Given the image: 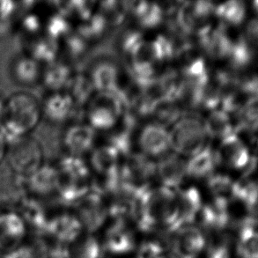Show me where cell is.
Masks as SVG:
<instances>
[{
	"label": "cell",
	"mask_w": 258,
	"mask_h": 258,
	"mask_svg": "<svg viewBox=\"0 0 258 258\" xmlns=\"http://www.w3.org/2000/svg\"><path fill=\"white\" fill-rule=\"evenodd\" d=\"M42 118L41 100L27 91H18L5 100L0 130L10 143L31 136Z\"/></svg>",
	"instance_id": "1"
},
{
	"label": "cell",
	"mask_w": 258,
	"mask_h": 258,
	"mask_svg": "<svg viewBox=\"0 0 258 258\" xmlns=\"http://www.w3.org/2000/svg\"><path fill=\"white\" fill-rule=\"evenodd\" d=\"M127 111V103L121 92H95L87 104L85 115L94 131H112Z\"/></svg>",
	"instance_id": "2"
},
{
	"label": "cell",
	"mask_w": 258,
	"mask_h": 258,
	"mask_svg": "<svg viewBox=\"0 0 258 258\" xmlns=\"http://www.w3.org/2000/svg\"><path fill=\"white\" fill-rule=\"evenodd\" d=\"M169 133L171 149L181 157L189 159L209 145L204 120L193 112L182 115Z\"/></svg>",
	"instance_id": "3"
},
{
	"label": "cell",
	"mask_w": 258,
	"mask_h": 258,
	"mask_svg": "<svg viewBox=\"0 0 258 258\" xmlns=\"http://www.w3.org/2000/svg\"><path fill=\"white\" fill-rule=\"evenodd\" d=\"M6 162L12 173L24 179L30 176L45 163L42 144L32 136L11 141Z\"/></svg>",
	"instance_id": "4"
},
{
	"label": "cell",
	"mask_w": 258,
	"mask_h": 258,
	"mask_svg": "<svg viewBox=\"0 0 258 258\" xmlns=\"http://www.w3.org/2000/svg\"><path fill=\"white\" fill-rule=\"evenodd\" d=\"M161 239L177 258H199L206 248V233L195 225L180 227Z\"/></svg>",
	"instance_id": "5"
},
{
	"label": "cell",
	"mask_w": 258,
	"mask_h": 258,
	"mask_svg": "<svg viewBox=\"0 0 258 258\" xmlns=\"http://www.w3.org/2000/svg\"><path fill=\"white\" fill-rule=\"evenodd\" d=\"M74 206L76 216L89 234L100 230L109 217L104 198L94 190H91Z\"/></svg>",
	"instance_id": "6"
},
{
	"label": "cell",
	"mask_w": 258,
	"mask_h": 258,
	"mask_svg": "<svg viewBox=\"0 0 258 258\" xmlns=\"http://www.w3.org/2000/svg\"><path fill=\"white\" fill-rule=\"evenodd\" d=\"M41 101L43 117L55 124H61L73 119H80L85 115L83 108L75 105L67 91L49 93Z\"/></svg>",
	"instance_id": "7"
},
{
	"label": "cell",
	"mask_w": 258,
	"mask_h": 258,
	"mask_svg": "<svg viewBox=\"0 0 258 258\" xmlns=\"http://www.w3.org/2000/svg\"><path fill=\"white\" fill-rule=\"evenodd\" d=\"M102 247L109 255H128L136 249V235L129 225V220H112L105 232Z\"/></svg>",
	"instance_id": "8"
},
{
	"label": "cell",
	"mask_w": 258,
	"mask_h": 258,
	"mask_svg": "<svg viewBox=\"0 0 258 258\" xmlns=\"http://www.w3.org/2000/svg\"><path fill=\"white\" fill-rule=\"evenodd\" d=\"M140 153L147 157L161 158L170 153L171 140L169 129L158 122H148L140 130L138 136Z\"/></svg>",
	"instance_id": "9"
},
{
	"label": "cell",
	"mask_w": 258,
	"mask_h": 258,
	"mask_svg": "<svg viewBox=\"0 0 258 258\" xmlns=\"http://www.w3.org/2000/svg\"><path fill=\"white\" fill-rule=\"evenodd\" d=\"M28 197L47 202L56 197L58 186V170L56 166L44 163L37 171L25 178Z\"/></svg>",
	"instance_id": "10"
},
{
	"label": "cell",
	"mask_w": 258,
	"mask_h": 258,
	"mask_svg": "<svg viewBox=\"0 0 258 258\" xmlns=\"http://www.w3.org/2000/svg\"><path fill=\"white\" fill-rule=\"evenodd\" d=\"M89 78L96 92H115L122 85V69L115 60L101 56L92 63Z\"/></svg>",
	"instance_id": "11"
},
{
	"label": "cell",
	"mask_w": 258,
	"mask_h": 258,
	"mask_svg": "<svg viewBox=\"0 0 258 258\" xmlns=\"http://www.w3.org/2000/svg\"><path fill=\"white\" fill-rule=\"evenodd\" d=\"M51 206L45 201L27 197L18 207L17 212L24 220L26 226L31 229L33 235L46 234L49 220L52 215L49 208Z\"/></svg>",
	"instance_id": "12"
},
{
	"label": "cell",
	"mask_w": 258,
	"mask_h": 258,
	"mask_svg": "<svg viewBox=\"0 0 258 258\" xmlns=\"http://www.w3.org/2000/svg\"><path fill=\"white\" fill-rule=\"evenodd\" d=\"M28 227L21 215L14 211L0 213V247L7 255L21 245Z\"/></svg>",
	"instance_id": "13"
},
{
	"label": "cell",
	"mask_w": 258,
	"mask_h": 258,
	"mask_svg": "<svg viewBox=\"0 0 258 258\" xmlns=\"http://www.w3.org/2000/svg\"><path fill=\"white\" fill-rule=\"evenodd\" d=\"M96 133L89 124L75 122L62 135V145L69 155L81 157L94 148Z\"/></svg>",
	"instance_id": "14"
},
{
	"label": "cell",
	"mask_w": 258,
	"mask_h": 258,
	"mask_svg": "<svg viewBox=\"0 0 258 258\" xmlns=\"http://www.w3.org/2000/svg\"><path fill=\"white\" fill-rule=\"evenodd\" d=\"M43 66L31 56L21 53L15 56L9 66V75L15 84L23 87L41 85Z\"/></svg>",
	"instance_id": "15"
},
{
	"label": "cell",
	"mask_w": 258,
	"mask_h": 258,
	"mask_svg": "<svg viewBox=\"0 0 258 258\" xmlns=\"http://www.w3.org/2000/svg\"><path fill=\"white\" fill-rule=\"evenodd\" d=\"M156 176L161 186L177 190L187 177V161L175 153H168L156 163Z\"/></svg>",
	"instance_id": "16"
},
{
	"label": "cell",
	"mask_w": 258,
	"mask_h": 258,
	"mask_svg": "<svg viewBox=\"0 0 258 258\" xmlns=\"http://www.w3.org/2000/svg\"><path fill=\"white\" fill-rule=\"evenodd\" d=\"M82 230L83 227L76 214L62 212L53 214L46 234L69 246L81 237Z\"/></svg>",
	"instance_id": "17"
},
{
	"label": "cell",
	"mask_w": 258,
	"mask_h": 258,
	"mask_svg": "<svg viewBox=\"0 0 258 258\" xmlns=\"http://www.w3.org/2000/svg\"><path fill=\"white\" fill-rule=\"evenodd\" d=\"M200 224L206 233L225 231L231 225L229 200L213 199L204 205L199 214Z\"/></svg>",
	"instance_id": "18"
},
{
	"label": "cell",
	"mask_w": 258,
	"mask_h": 258,
	"mask_svg": "<svg viewBox=\"0 0 258 258\" xmlns=\"http://www.w3.org/2000/svg\"><path fill=\"white\" fill-rule=\"evenodd\" d=\"M28 197L25 179L7 171L0 173V209L14 211Z\"/></svg>",
	"instance_id": "19"
},
{
	"label": "cell",
	"mask_w": 258,
	"mask_h": 258,
	"mask_svg": "<svg viewBox=\"0 0 258 258\" xmlns=\"http://www.w3.org/2000/svg\"><path fill=\"white\" fill-rule=\"evenodd\" d=\"M21 46L22 53L31 56L43 67L58 59L61 50L60 42L49 37L45 33L35 36Z\"/></svg>",
	"instance_id": "20"
},
{
	"label": "cell",
	"mask_w": 258,
	"mask_h": 258,
	"mask_svg": "<svg viewBox=\"0 0 258 258\" xmlns=\"http://www.w3.org/2000/svg\"><path fill=\"white\" fill-rule=\"evenodd\" d=\"M176 192L178 221L180 226L181 227L193 225L204 206L201 193L194 186L179 188Z\"/></svg>",
	"instance_id": "21"
},
{
	"label": "cell",
	"mask_w": 258,
	"mask_h": 258,
	"mask_svg": "<svg viewBox=\"0 0 258 258\" xmlns=\"http://www.w3.org/2000/svg\"><path fill=\"white\" fill-rule=\"evenodd\" d=\"M216 153L219 165L226 164L235 169L244 168L249 160L248 149L236 133L221 140L220 149Z\"/></svg>",
	"instance_id": "22"
},
{
	"label": "cell",
	"mask_w": 258,
	"mask_h": 258,
	"mask_svg": "<svg viewBox=\"0 0 258 258\" xmlns=\"http://www.w3.org/2000/svg\"><path fill=\"white\" fill-rule=\"evenodd\" d=\"M73 77V67L70 63L57 59L43 67L41 86L49 93L63 92L67 91Z\"/></svg>",
	"instance_id": "23"
},
{
	"label": "cell",
	"mask_w": 258,
	"mask_h": 258,
	"mask_svg": "<svg viewBox=\"0 0 258 258\" xmlns=\"http://www.w3.org/2000/svg\"><path fill=\"white\" fill-rule=\"evenodd\" d=\"M258 224L250 215L238 224L236 251L240 258H258Z\"/></svg>",
	"instance_id": "24"
},
{
	"label": "cell",
	"mask_w": 258,
	"mask_h": 258,
	"mask_svg": "<svg viewBox=\"0 0 258 258\" xmlns=\"http://www.w3.org/2000/svg\"><path fill=\"white\" fill-rule=\"evenodd\" d=\"M122 156L114 147L106 144L94 148L90 157V166L98 176H107L118 170Z\"/></svg>",
	"instance_id": "25"
},
{
	"label": "cell",
	"mask_w": 258,
	"mask_h": 258,
	"mask_svg": "<svg viewBox=\"0 0 258 258\" xmlns=\"http://www.w3.org/2000/svg\"><path fill=\"white\" fill-rule=\"evenodd\" d=\"M219 165L216 150L208 145L202 151L187 161V177L193 179H207Z\"/></svg>",
	"instance_id": "26"
},
{
	"label": "cell",
	"mask_w": 258,
	"mask_h": 258,
	"mask_svg": "<svg viewBox=\"0 0 258 258\" xmlns=\"http://www.w3.org/2000/svg\"><path fill=\"white\" fill-rule=\"evenodd\" d=\"M35 3L34 1H0V38L14 35L20 19Z\"/></svg>",
	"instance_id": "27"
},
{
	"label": "cell",
	"mask_w": 258,
	"mask_h": 258,
	"mask_svg": "<svg viewBox=\"0 0 258 258\" xmlns=\"http://www.w3.org/2000/svg\"><path fill=\"white\" fill-rule=\"evenodd\" d=\"M130 12L144 29L158 28L164 21L161 5L154 2H130Z\"/></svg>",
	"instance_id": "28"
},
{
	"label": "cell",
	"mask_w": 258,
	"mask_h": 258,
	"mask_svg": "<svg viewBox=\"0 0 258 258\" xmlns=\"http://www.w3.org/2000/svg\"><path fill=\"white\" fill-rule=\"evenodd\" d=\"M204 124L209 138H216L222 140L235 133L229 114L220 108L210 112L206 120H204Z\"/></svg>",
	"instance_id": "29"
},
{
	"label": "cell",
	"mask_w": 258,
	"mask_h": 258,
	"mask_svg": "<svg viewBox=\"0 0 258 258\" xmlns=\"http://www.w3.org/2000/svg\"><path fill=\"white\" fill-rule=\"evenodd\" d=\"M67 92L73 98L75 105L83 108L94 96L95 89L89 76L83 73H79L74 75Z\"/></svg>",
	"instance_id": "30"
},
{
	"label": "cell",
	"mask_w": 258,
	"mask_h": 258,
	"mask_svg": "<svg viewBox=\"0 0 258 258\" xmlns=\"http://www.w3.org/2000/svg\"><path fill=\"white\" fill-rule=\"evenodd\" d=\"M103 251L99 239L88 234L68 246V258H100Z\"/></svg>",
	"instance_id": "31"
},
{
	"label": "cell",
	"mask_w": 258,
	"mask_h": 258,
	"mask_svg": "<svg viewBox=\"0 0 258 258\" xmlns=\"http://www.w3.org/2000/svg\"><path fill=\"white\" fill-rule=\"evenodd\" d=\"M206 258H230L231 237L225 231L206 233Z\"/></svg>",
	"instance_id": "32"
},
{
	"label": "cell",
	"mask_w": 258,
	"mask_h": 258,
	"mask_svg": "<svg viewBox=\"0 0 258 258\" xmlns=\"http://www.w3.org/2000/svg\"><path fill=\"white\" fill-rule=\"evenodd\" d=\"M152 115L154 117V122L168 128V126L174 125L182 116V108L176 101L161 100L158 101Z\"/></svg>",
	"instance_id": "33"
},
{
	"label": "cell",
	"mask_w": 258,
	"mask_h": 258,
	"mask_svg": "<svg viewBox=\"0 0 258 258\" xmlns=\"http://www.w3.org/2000/svg\"><path fill=\"white\" fill-rule=\"evenodd\" d=\"M63 41V49L67 57L72 63L74 62L77 67H81V63L87 56L89 42L76 31L72 32Z\"/></svg>",
	"instance_id": "34"
},
{
	"label": "cell",
	"mask_w": 258,
	"mask_h": 258,
	"mask_svg": "<svg viewBox=\"0 0 258 258\" xmlns=\"http://www.w3.org/2000/svg\"><path fill=\"white\" fill-rule=\"evenodd\" d=\"M214 14L224 22L237 26L244 20L246 10L243 3L239 1H229L216 6Z\"/></svg>",
	"instance_id": "35"
},
{
	"label": "cell",
	"mask_w": 258,
	"mask_h": 258,
	"mask_svg": "<svg viewBox=\"0 0 258 258\" xmlns=\"http://www.w3.org/2000/svg\"><path fill=\"white\" fill-rule=\"evenodd\" d=\"M206 185L213 199H233L234 181L228 175L222 174H212L206 179Z\"/></svg>",
	"instance_id": "36"
},
{
	"label": "cell",
	"mask_w": 258,
	"mask_h": 258,
	"mask_svg": "<svg viewBox=\"0 0 258 258\" xmlns=\"http://www.w3.org/2000/svg\"><path fill=\"white\" fill-rule=\"evenodd\" d=\"M165 247L157 240H147L136 248L135 258H165Z\"/></svg>",
	"instance_id": "37"
},
{
	"label": "cell",
	"mask_w": 258,
	"mask_h": 258,
	"mask_svg": "<svg viewBox=\"0 0 258 258\" xmlns=\"http://www.w3.org/2000/svg\"><path fill=\"white\" fill-rule=\"evenodd\" d=\"M242 36L248 47L255 52V49H258V18L248 22Z\"/></svg>",
	"instance_id": "38"
},
{
	"label": "cell",
	"mask_w": 258,
	"mask_h": 258,
	"mask_svg": "<svg viewBox=\"0 0 258 258\" xmlns=\"http://www.w3.org/2000/svg\"><path fill=\"white\" fill-rule=\"evenodd\" d=\"M8 258H32L31 252L28 244H21L14 248L13 251L7 254Z\"/></svg>",
	"instance_id": "39"
},
{
	"label": "cell",
	"mask_w": 258,
	"mask_h": 258,
	"mask_svg": "<svg viewBox=\"0 0 258 258\" xmlns=\"http://www.w3.org/2000/svg\"><path fill=\"white\" fill-rule=\"evenodd\" d=\"M9 147V141L0 130V165L6 161L7 152Z\"/></svg>",
	"instance_id": "40"
},
{
	"label": "cell",
	"mask_w": 258,
	"mask_h": 258,
	"mask_svg": "<svg viewBox=\"0 0 258 258\" xmlns=\"http://www.w3.org/2000/svg\"><path fill=\"white\" fill-rule=\"evenodd\" d=\"M258 159L255 156L249 157L248 164L246 165V167L243 168V173H242V177L248 178L250 174H253L255 172V168L257 167Z\"/></svg>",
	"instance_id": "41"
},
{
	"label": "cell",
	"mask_w": 258,
	"mask_h": 258,
	"mask_svg": "<svg viewBox=\"0 0 258 258\" xmlns=\"http://www.w3.org/2000/svg\"><path fill=\"white\" fill-rule=\"evenodd\" d=\"M4 108H5V99L0 96V124L3 117Z\"/></svg>",
	"instance_id": "42"
},
{
	"label": "cell",
	"mask_w": 258,
	"mask_h": 258,
	"mask_svg": "<svg viewBox=\"0 0 258 258\" xmlns=\"http://www.w3.org/2000/svg\"><path fill=\"white\" fill-rule=\"evenodd\" d=\"M103 250H104V249H103ZM100 258H110V257H109V255H108V254H107V253H106V252L103 251V253H102V254H101V256H100Z\"/></svg>",
	"instance_id": "43"
},
{
	"label": "cell",
	"mask_w": 258,
	"mask_h": 258,
	"mask_svg": "<svg viewBox=\"0 0 258 258\" xmlns=\"http://www.w3.org/2000/svg\"><path fill=\"white\" fill-rule=\"evenodd\" d=\"M254 7H255V11L257 12L258 14V1H255V2H254Z\"/></svg>",
	"instance_id": "44"
},
{
	"label": "cell",
	"mask_w": 258,
	"mask_h": 258,
	"mask_svg": "<svg viewBox=\"0 0 258 258\" xmlns=\"http://www.w3.org/2000/svg\"><path fill=\"white\" fill-rule=\"evenodd\" d=\"M165 258H177L175 255H166V257Z\"/></svg>",
	"instance_id": "45"
}]
</instances>
